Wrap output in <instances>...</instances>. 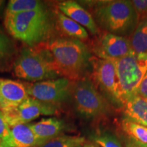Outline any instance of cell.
<instances>
[{"label":"cell","mask_w":147,"mask_h":147,"mask_svg":"<svg viewBox=\"0 0 147 147\" xmlns=\"http://www.w3.org/2000/svg\"><path fill=\"white\" fill-rule=\"evenodd\" d=\"M57 10L76 22L93 35L99 34V27L93 16L81 5L74 1H63L57 3Z\"/></svg>","instance_id":"cell-11"},{"label":"cell","mask_w":147,"mask_h":147,"mask_svg":"<svg viewBox=\"0 0 147 147\" xmlns=\"http://www.w3.org/2000/svg\"><path fill=\"white\" fill-rule=\"evenodd\" d=\"M10 140L7 147H38V141L29 123L10 127Z\"/></svg>","instance_id":"cell-16"},{"label":"cell","mask_w":147,"mask_h":147,"mask_svg":"<svg viewBox=\"0 0 147 147\" xmlns=\"http://www.w3.org/2000/svg\"><path fill=\"white\" fill-rule=\"evenodd\" d=\"M85 144L86 140L84 137L62 134L39 147H82Z\"/></svg>","instance_id":"cell-20"},{"label":"cell","mask_w":147,"mask_h":147,"mask_svg":"<svg viewBox=\"0 0 147 147\" xmlns=\"http://www.w3.org/2000/svg\"><path fill=\"white\" fill-rule=\"evenodd\" d=\"M10 127L3 113L0 111V147H7L10 140Z\"/></svg>","instance_id":"cell-22"},{"label":"cell","mask_w":147,"mask_h":147,"mask_svg":"<svg viewBox=\"0 0 147 147\" xmlns=\"http://www.w3.org/2000/svg\"><path fill=\"white\" fill-rule=\"evenodd\" d=\"M71 95L76 110L86 118H99L110 112L109 102L89 78L84 77L74 82Z\"/></svg>","instance_id":"cell-6"},{"label":"cell","mask_w":147,"mask_h":147,"mask_svg":"<svg viewBox=\"0 0 147 147\" xmlns=\"http://www.w3.org/2000/svg\"><path fill=\"white\" fill-rule=\"evenodd\" d=\"M92 51L97 58L115 61L121 59L132 51L129 38L102 32L93 40Z\"/></svg>","instance_id":"cell-10"},{"label":"cell","mask_w":147,"mask_h":147,"mask_svg":"<svg viewBox=\"0 0 147 147\" xmlns=\"http://www.w3.org/2000/svg\"><path fill=\"white\" fill-rule=\"evenodd\" d=\"M18 78L30 82L55 79L58 74L49 53L39 45L24 49L14 65Z\"/></svg>","instance_id":"cell-4"},{"label":"cell","mask_w":147,"mask_h":147,"mask_svg":"<svg viewBox=\"0 0 147 147\" xmlns=\"http://www.w3.org/2000/svg\"><path fill=\"white\" fill-rule=\"evenodd\" d=\"M10 45L8 38L0 32V60L4 59L10 52Z\"/></svg>","instance_id":"cell-24"},{"label":"cell","mask_w":147,"mask_h":147,"mask_svg":"<svg viewBox=\"0 0 147 147\" xmlns=\"http://www.w3.org/2000/svg\"><path fill=\"white\" fill-rule=\"evenodd\" d=\"M136 95L147 100V73L145 74L138 88Z\"/></svg>","instance_id":"cell-25"},{"label":"cell","mask_w":147,"mask_h":147,"mask_svg":"<svg viewBox=\"0 0 147 147\" xmlns=\"http://www.w3.org/2000/svg\"><path fill=\"white\" fill-rule=\"evenodd\" d=\"M55 23L57 29L67 37V38L82 42L89 38L87 29L71 18L67 17L59 10L55 11Z\"/></svg>","instance_id":"cell-14"},{"label":"cell","mask_w":147,"mask_h":147,"mask_svg":"<svg viewBox=\"0 0 147 147\" xmlns=\"http://www.w3.org/2000/svg\"><path fill=\"white\" fill-rule=\"evenodd\" d=\"M5 26L11 36L30 47L47 41L53 30L50 16L45 8L5 15Z\"/></svg>","instance_id":"cell-3"},{"label":"cell","mask_w":147,"mask_h":147,"mask_svg":"<svg viewBox=\"0 0 147 147\" xmlns=\"http://www.w3.org/2000/svg\"><path fill=\"white\" fill-rule=\"evenodd\" d=\"M29 125L38 141V147L50 140L62 135L65 129L63 121L57 118L42 119Z\"/></svg>","instance_id":"cell-12"},{"label":"cell","mask_w":147,"mask_h":147,"mask_svg":"<svg viewBox=\"0 0 147 147\" xmlns=\"http://www.w3.org/2000/svg\"><path fill=\"white\" fill-rule=\"evenodd\" d=\"M44 8L41 1L37 0H11L5 10V15H12Z\"/></svg>","instance_id":"cell-19"},{"label":"cell","mask_w":147,"mask_h":147,"mask_svg":"<svg viewBox=\"0 0 147 147\" xmlns=\"http://www.w3.org/2000/svg\"><path fill=\"white\" fill-rule=\"evenodd\" d=\"M29 97L45 104L57 106L67 100L74 82L65 78L51 79L37 82H24Z\"/></svg>","instance_id":"cell-8"},{"label":"cell","mask_w":147,"mask_h":147,"mask_svg":"<svg viewBox=\"0 0 147 147\" xmlns=\"http://www.w3.org/2000/svg\"><path fill=\"white\" fill-rule=\"evenodd\" d=\"M82 147H99V146H97V145L91 144V143H86V144H84Z\"/></svg>","instance_id":"cell-28"},{"label":"cell","mask_w":147,"mask_h":147,"mask_svg":"<svg viewBox=\"0 0 147 147\" xmlns=\"http://www.w3.org/2000/svg\"><path fill=\"white\" fill-rule=\"evenodd\" d=\"M3 5H4V1H3V0H0V13H1V11L3 10Z\"/></svg>","instance_id":"cell-29"},{"label":"cell","mask_w":147,"mask_h":147,"mask_svg":"<svg viewBox=\"0 0 147 147\" xmlns=\"http://www.w3.org/2000/svg\"><path fill=\"white\" fill-rule=\"evenodd\" d=\"M38 45L50 55L58 76L71 81L84 78L91 56L83 42L67 38H56Z\"/></svg>","instance_id":"cell-1"},{"label":"cell","mask_w":147,"mask_h":147,"mask_svg":"<svg viewBox=\"0 0 147 147\" xmlns=\"http://www.w3.org/2000/svg\"><path fill=\"white\" fill-rule=\"evenodd\" d=\"M114 62L119 94L123 106L127 101L136 95L138 88L147 73V54L136 53L132 51L125 57Z\"/></svg>","instance_id":"cell-5"},{"label":"cell","mask_w":147,"mask_h":147,"mask_svg":"<svg viewBox=\"0 0 147 147\" xmlns=\"http://www.w3.org/2000/svg\"><path fill=\"white\" fill-rule=\"evenodd\" d=\"M0 95L8 106V109L18 106L29 97L23 82L1 78H0Z\"/></svg>","instance_id":"cell-13"},{"label":"cell","mask_w":147,"mask_h":147,"mask_svg":"<svg viewBox=\"0 0 147 147\" xmlns=\"http://www.w3.org/2000/svg\"><path fill=\"white\" fill-rule=\"evenodd\" d=\"M131 1L138 16L139 21L147 18V0H134Z\"/></svg>","instance_id":"cell-23"},{"label":"cell","mask_w":147,"mask_h":147,"mask_svg":"<svg viewBox=\"0 0 147 147\" xmlns=\"http://www.w3.org/2000/svg\"><path fill=\"white\" fill-rule=\"evenodd\" d=\"M8 106L6 105L4 101L2 99L1 95H0V111H1L2 113H4L5 110H8Z\"/></svg>","instance_id":"cell-27"},{"label":"cell","mask_w":147,"mask_h":147,"mask_svg":"<svg viewBox=\"0 0 147 147\" xmlns=\"http://www.w3.org/2000/svg\"><path fill=\"white\" fill-rule=\"evenodd\" d=\"M92 81L104 97L111 104L123 107L119 94L118 80L115 62L91 57Z\"/></svg>","instance_id":"cell-7"},{"label":"cell","mask_w":147,"mask_h":147,"mask_svg":"<svg viewBox=\"0 0 147 147\" xmlns=\"http://www.w3.org/2000/svg\"><path fill=\"white\" fill-rule=\"evenodd\" d=\"M57 112V106L29 96L18 106L9 108L3 114L11 127L16 125L28 123L41 115H53Z\"/></svg>","instance_id":"cell-9"},{"label":"cell","mask_w":147,"mask_h":147,"mask_svg":"<svg viewBox=\"0 0 147 147\" xmlns=\"http://www.w3.org/2000/svg\"><path fill=\"white\" fill-rule=\"evenodd\" d=\"M125 117L147 127V100L138 96L131 97L123 106Z\"/></svg>","instance_id":"cell-15"},{"label":"cell","mask_w":147,"mask_h":147,"mask_svg":"<svg viewBox=\"0 0 147 147\" xmlns=\"http://www.w3.org/2000/svg\"><path fill=\"white\" fill-rule=\"evenodd\" d=\"M93 140L102 147H123L118 138L110 132L104 131L93 137Z\"/></svg>","instance_id":"cell-21"},{"label":"cell","mask_w":147,"mask_h":147,"mask_svg":"<svg viewBox=\"0 0 147 147\" xmlns=\"http://www.w3.org/2000/svg\"><path fill=\"white\" fill-rule=\"evenodd\" d=\"M121 126L126 137L139 142L147 144V127L125 117L121 121Z\"/></svg>","instance_id":"cell-18"},{"label":"cell","mask_w":147,"mask_h":147,"mask_svg":"<svg viewBox=\"0 0 147 147\" xmlns=\"http://www.w3.org/2000/svg\"><path fill=\"white\" fill-rule=\"evenodd\" d=\"M125 147H147V144H144L134 140L131 138L126 137L125 138Z\"/></svg>","instance_id":"cell-26"},{"label":"cell","mask_w":147,"mask_h":147,"mask_svg":"<svg viewBox=\"0 0 147 147\" xmlns=\"http://www.w3.org/2000/svg\"><path fill=\"white\" fill-rule=\"evenodd\" d=\"M129 40L134 52L147 54V18L139 21Z\"/></svg>","instance_id":"cell-17"},{"label":"cell","mask_w":147,"mask_h":147,"mask_svg":"<svg viewBox=\"0 0 147 147\" xmlns=\"http://www.w3.org/2000/svg\"><path fill=\"white\" fill-rule=\"evenodd\" d=\"M93 16L104 32L127 38H130L139 23L131 1L125 0L97 1Z\"/></svg>","instance_id":"cell-2"}]
</instances>
